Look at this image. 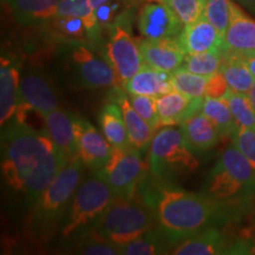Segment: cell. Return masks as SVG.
Wrapping results in <instances>:
<instances>
[{"instance_id":"obj_40","label":"cell","mask_w":255,"mask_h":255,"mask_svg":"<svg viewBox=\"0 0 255 255\" xmlns=\"http://www.w3.org/2000/svg\"><path fill=\"white\" fill-rule=\"evenodd\" d=\"M92 6H94L95 11L98 7H101L102 5L108 4V2H113V1H121V2H126V4H129V2L135 1V0H90Z\"/></svg>"},{"instance_id":"obj_22","label":"cell","mask_w":255,"mask_h":255,"mask_svg":"<svg viewBox=\"0 0 255 255\" xmlns=\"http://www.w3.org/2000/svg\"><path fill=\"white\" fill-rule=\"evenodd\" d=\"M129 95H145L158 97L174 90L171 73L145 65L129 81L121 85Z\"/></svg>"},{"instance_id":"obj_5","label":"cell","mask_w":255,"mask_h":255,"mask_svg":"<svg viewBox=\"0 0 255 255\" xmlns=\"http://www.w3.org/2000/svg\"><path fill=\"white\" fill-rule=\"evenodd\" d=\"M203 193L220 202L255 199V170L234 143L223 150L209 171Z\"/></svg>"},{"instance_id":"obj_16","label":"cell","mask_w":255,"mask_h":255,"mask_svg":"<svg viewBox=\"0 0 255 255\" xmlns=\"http://www.w3.org/2000/svg\"><path fill=\"white\" fill-rule=\"evenodd\" d=\"M46 126V132L55 142L57 148L68 161L79 158L77 132H76V116L57 109L41 116Z\"/></svg>"},{"instance_id":"obj_28","label":"cell","mask_w":255,"mask_h":255,"mask_svg":"<svg viewBox=\"0 0 255 255\" xmlns=\"http://www.w3.org/2000/svg\"><path fill=\"white\" fill-rule=\"evenodd\" d=\"M56 17L79 19L84 24L89 38H97L101 25L90 0H60Z\"/></svg>"},{"instance_id":"obj_32","label":"cell","mask_w":255,"mask_h":255,"mask_svg":"<svg viewBox=\"0 0 255 255\" xmlns=\"http://www.w3.org/2000/svg\"><path fill=\"white\" fill-rule=\"evenodd\" d=\"M72 253L85 255H121V247L96 235L90 229L78 235Z\"/></svg>"},{"instance_id":"obj_31","label":"cell","mask_w":255,"mask_h":255,"mask_svg":"<svg viewBox=\"0 0 255 255\" xmlns=\"http://www.w3.org/2000/svg\"><path fill=\"white\" fill-rule=\"evenodd\" d=\"M209 77L193 73L188 70L180 68L171 73V83L174 90L189 96L191 98H205L206 89Z\"/></svg>"},{"instance_id":"obj_34","label":"cell","mask_w":255,"mask_h":255,"mask_svg":"<svg viewBox=\"0 0 255 255\" xmlns=\"http://www.w3.org/2000/svg\"><path fill=\"white\" fill-rule=\"evenodd\" d=\"M233 6L234 2L232 0H207L206 2L203 17L214 25L222 36L231 24Z\"/></svg>"},{"instance_id":"obj_46","label":"cell","mask_w":255,"mask_h":255,"mask_svg":"<svg viewBox=\"0 0 255 255\" xmlns=\"http://www.w3.org/2000/svg\"><path fill=\"white\" fill-rule=\"evenodd\" d=\"M254 228H255V220H254Z\"/></svg>"},{"instance_id":"obj_12","label":"cell","mask_w":255,"mask_h":255,"mask_svg":"<svg viewBox=\"0 0 255 255\" xmlns=\"http://www.w3.org/2000/svg\"><path fill=\"white\" fill-rule=\"evenodd\" d=\"M20 95L23 107L17 116L21 114L23 108L34 110L40 116L59 109L55 89L45 73L38 69L30 68L20 71Z\"/></svg>"},{"instance_id":"obj_36","label":"cell","mask_w":255,"mask_h":255,"mask_svg":"<svg viewBox=\"0 0 255 255\" xmlns=\"http://www.w3.org/2000/svg\"><path fill=\"white\" fill-rule=\"evenodd\" d=\"M129 95V94H128ZM129 100L139 116L142 117L145 122L157 130L161 128L159 123L157 104H156V97L145 95H129Z\"/></svg>"},{"instance_id":"obj_30","label":"cell","mask_w":255,"mask_h":255,"mask_svg":"<svg viewBox=\"0 0 255 255\" xmlns=\"http://www.w3.org/2000/svg\"><path fill=\"white\" fill-rule=\"evenodd\" d=\"M223 60H225V57L221 51L193 53V55H186L181 68L196 75L210 77L221 71Z\"/></svg>"},{"instance_id":"obj_15","label":"cell","mask_w":255,"mask_h":255,"mask_svg":"<svg viewBox=\"0 0 255 255\" xmlns=\"http://www.w3.org/2000/svg\"><path fill=\"white\" fill-rule=\"evenodd\" d=\"M138 44L146 65L169 73H173L182 66L186 52L178 39L175 38L145 39L144 38Z\"/></svg>"},{"instance_id":"obj_7","label":"cell","mask_w":255,"mask_h":255,"mask_svg":"<svg viewBox=\"0 0 255 255\" xmlns=\"http://www.w3.org/2000/svg\"><path fill=\"white\" fill-rule=\"evenodd\" d=\"M148 169L162 181L194 173L199 161L190 150L180 126H165L156 130L148 148Z\"/></svg>"},{"instance_id":"obj_8","label":"cell","mask_w":255,"mask_h":255,"mask_svg":"<svg viewBox=\"0 0 255 255\" xmlns=\"http://www.w3.org/2000/svg\"><path fill=\"white\" fill-rule=\"evenodd\" d=\"M105 60L83 44L73 43L66 55V66L72 81L84 89L116 88L120 85L116 72Z\"/></svg>"},{"instance_id":"obj_43","label":"cell","mask_w":255,"mask_h":255,"mask_svg":"<svg viewBox=\"0 0 255 255\" xmlns=\"http://www.w3.org/2000/svg\"><path fill=\"white\" fill-rule=\"evenodd\" d=\"M248 97H250V101L252 105H253V108L255 109V82L253 84V87H252V89L250 90V92H248Z\"/></svg>"},{"instance_id":"obj_2","label":"cell","mask_w":255,"mask_h":255,"mask_svg":"<svg viewBox=\"0 0 255 255\" xmlns=\"http://www.w3.org/2000/svg\"><path fill=\"white\" fill-rule=\"evenodd\" d=\"M248 209L244 202H220L176 187L162 188L155 200L157 226L175 245L207 227L232 222Z\"/></svg>"},{"instance_id":"obj_18","label":"cell","mask_w":255,"mask_h":255,"mask_svg":"<svg viewBox=\"0 0 255 255\" xmlns=\"http://www.w3.org/2000/svg\"><path fill=\"white\" fill-rule=\"evenodd\" d=\"M205 98H191L177 90L156 97L161 127L180 126L194 115L201 113Z\"/></svg>"},{"instance_id":"obj_33","label":"cell","mask_w":255,"mask_h":255,"mask_svg":"<svg viewBox=\"0 0 255 255\" xmlns=\"http://www.w3.org/2000/svg\"><path fill=\"white\" fill-rule=\"evenodd\" d=\"M225 100L227 101L238 126L255 131V109L251 103L248 95L231 91L226 96Z\"/></svg>"},{"instance_id":"obj_17","label":"cell","mask_w":255,"mask_h":255,"mask_svg":"<svg viewBox=\"0 0 255 255\" xmlns=\"http://www.w3.org/2000/svg\"><path fill=\"white\" fill-rule=\"evenodd\" d=\"M20 71L14 62L1 57L0 63V123L1 127L21 110Z\"/></svg>"},{"instance_id":"obj_21","label":"cell","mask_w":255,"mask_h":255,"mask_svg":"<svg viewBox=\"0 0 255 255\" xmlns=\"http://www.w3.org/2000/svg\"><path fill=\"white\" fill-rule=\"evenodd\" d=\"M113 101L116 102L122 109L130 145L141 151L149 148L156 130L133 109L129 100V95L124 91L123 88L115 89Z\"/></svg>"},{"instance_id":"obj_27","label":"cell","mask_w":255,"mask_h":255,"mask_svg":"<svg viewBox=\"0 0 255 255\" xmlns=\"http://www.w3.org/2000/svg\"><path fill=\"white\" fill-rule=\"evenodd\" d=\"M201 113L212 121L222 138L225 137L233 138L239 126L235 122L231 108L225 98L205 97Z\"/></svg>"},{"instance_id":"obj_10","label":"cell","mask_w":255,"mask_h":255,"mask_svg":"<svg viewBox=\"0 0 255 255\" xmlns=\"http://www.w3.org/2000/svg\"><path fill=\"white\" fill-rule=\"evenodd\" d=\"M107 57L121 85L129 81L145 65L139 44L131 33L119 23H115L111 27Z\"/></svg>"},{"instance_id":"obj_3","label":"cell","mask_w":255,"mask_h":255,"mask_svg":"<svg viewBox=\"0 0 255 255\" xmlns=\"http://www.w3.org/2000/svg\"><path fill=\"white\" fill-rule=\"evenodd\" d=\"M84 169L81 158L68 162L33 203L31 225L40 240H50L62 227L73 195L84 177Z\"/></svg>"},{"instance_id":"obj_9","label":"cell","mask_w":255,"mask_h":255,"mask_svg":"<svg viewBox=\"0 0 255 255\" xmlns=\"http://www.w3.org/2000/svg\"><path fill=\"white\" fill-rule=\"evenodd\" d=\"M148 165L143 161L141 150L128 148H114L110 158L100 174L105 178L116 197L131 196L144 177Z\"/></svg>"},{"instance_id":"obj_42","label":"cell","mask_w":255,"mask_h":255,"mask_svg":"<svg viewBox=\"0 0 255 255\" xmlns=\"http://www.w3.org/2000/svg\"><path fill=\"white\" fill-rule=\"evenodd\" d=\"M246 64L248 66V69L251 70V72L253 73V76L255 77V56L251 57V58L246 59Z\"/></svg>"},{"instance_id":"obj_41","label":"cell","mask_w":255,"mask_h":255,"mask_svg":"<svg viewBox=\"0 0 255 255\" xmlns=\"http://www.w3.org/2000/svg\"><path fill=\"white\" fill-rule=\"evenodd\" d=\"M235 1H238L239 4L248 8L250 11L255 12V0H235Z\"/></svg>"},{"instance_id":"obj_45","label":"cell","mask_w":255,"mask_h":255,"mask_svg":"<svg viewBox=\"0 0 255 255\" xmlns=\"http://www.w3.org/2000/svg\"><path fill=\"white\" fill-rule=\"evenodd\" d=\"M138 1H165V0H138Z\"/></svg>"},{"instance_id":"obj_11","label":"cell","mask_w":255,"mask_h":255,"mask_svg":"<svg viewBox=\"0 0 255 255\" xmlns=\"http://www.w3.org/2000/svg\"><path fill=\"white\" fill-rule=\"evenodd\" d=\"M137 27L145 39L178 38L184 25L167 1H145L137 15Z\"/></svg>"},{"instance_id":"obj_26","label":"cell","mask_w":255,"mask_h":255,"mask_svg":"<svg viewBox=\"0 0 255 255\" xmlns=\"http://www.w3.org/2000/svg\"><path fill=\"white\" fill-rule=\"evenodd\" d=\"M175 244L158 226L121 247V255L170 254Z\"/></svg>"},{"instance_id":"obj_19","label":"cell","mask_w":255,"mask_h":255,"mask_svg":"<svg viewBox=\"0 0 255 255\" xmlns=\"http://www.w3.org/2000/svg\"><path fill=\"white\" fill-rule=\"evenodd\" d=\"M233 242L218 227H207L175 245L170 254L176 255H218L229 254Z\"/></svg>"},{"instance_id":"obj_25","label":"cell","mask_w":255,"mask_h":255,"mask_svg":"<svg viewBox=\"0 0 255 255\" xmlns=\"http://www.w3.org/2000/svg\"><path fill=\"white\" fill-rule=\"evenodd\" d=\"M98 121H100L102 132L114 148L131 146L128 137L122 109L116 102L111 101L102 108Z\"/></svg>"},{"instance_id":"obj_20","label":"cell","mask_w":255,"mask_h":255,"mask_svg":"<svg viewBox=\"0 0 255 255\" xmlns=\"http://www.w3.org/2000/svg\"><path fill=\"white\" fill-rule=\"evenodd\" d=\"M178 41L186 55L221 51L222 34L205 17H201L195 23L183 27Z\"/></svg>"},{"instance_id":"obj_14","label":"cell","mask_w":255,"mask_h":255,"mask_svg":"<svg viewBox=\"0 0 255 255\" xmlns=\"http://www.w3.org/2000/svg\"><path fill=\"white\" fill-rule=\"evenodd\" d=\"M79 158L87 168L100 170L113 154L114 146L105 138L103 132L98 131L87 120L76 117Z\"/></svg>"},{"instance_id":"obj_23","label":"cell","mask_w":255,"mask_h":255,"mask_svg":"<svg viewBox=\"0 0 255 255\" xmlns=\"http://www.w3.org/2000/svg\"><path fill=\"white\" fill-rule=\"evenodd\" d=\"M187 144L194 154H203L220 142V133L212 121L199 113L180 124Z\"/></svg>"},{"instance_id":"obj_38","label":"cell","mask_w":255,"mask_h":255,"mask_svg":"<svg viewBox=\"0 0 255 255\" xmlns=\"http://www.w3.org/2000/svg\"><path fill=\"white\" fill-rule=\"evenodd\" d=\"M56 19L57 30L62 33V36L68 37L69 39H79L84 36V33L88 34L84 24L79 19L70 17H56Z\"/></svg>"},{"instance_id":"obj_35","label":"cell","mask_w":255,"mask_h":255,"mask_svg":"<svg viewBox=\"0 0 255 255\" xmlns=\"http://www.w3.org/2000/svg\"><path fill=\"white\" fill-rule=\"evenodd\" d=\"M184 26L203 17L207 0H165Z\"/></svg>"},{"instance_id":"obj_24","label":"cell","mask_w":255,"mask_h":255,"mask_svg":"<svg viewBox=\"0 0 255 255\" xmlns=\"http://www.w3.org/2000/svg\"><path fill=\"white\" fill-rule=\"evenodd\" d=\"M60 0H11L9 8L15 20L31 25L55 19Z\"/></svg>"},{"instance_id":"obj_37","label":"cell","mask_w":255,"mask_h":255,"mask_svg":"<svg viewBox=\"0 0 255 255\" xmlns=\"http://www.w3.org/2000/svg\"><path fill=\"white\" fill-rule=\"evenodd\" d=\"M233 143L246 156L255 170V131L247 128L239 127L233 136Z\"/></svg>"},{"instance_id":"obj_1","label":"cell","mask_w":255,"mask_h":255,"mask_svg":"<svg viewBox=\"0 0 255 255\" xmlns=\"http://www.w3.org/2000/svg\"><path fill=\"white\" fill-rule=\"evenodd\" d=\"M68 162L47 132L17 119L1 127L2 176L30 202H36Z\"/></svg>"},{"instance_id":"obj_6","label":"cell","mask_w":255,"mask_h":255,"mask_svg":"<svg viewBox=\"0 0 255 255\" xmlns=\"http://www.w3.org/2000/svg\"><path fill=\"white\" fill-rule=\"evenodd\" d=\"M115 194L98 170H92L82 181L63 220L60 237L65 240L87 232L103 215L115 199Z\"/></svg>"},{"instance_id":"obj_13","label":"cell","mask_w":255,"mask_h":255,"mask_svg":"<svg viewBox=\"0 0 255 255\" xmlns=\"http://www.w3.org/2000/svg\"><path fill=\"white\" fill-rule=\"evenodd\" d=\"M223 57L246 60L255 56V20L241 11L234 2L229 26L222 36Z\"/></svg>"},{"instance_id":"obj_4","label":"cell","mask_w":255,"mask_h":255,"mask_svg":"<svg viewBox=\"0 0 255 255\" xmlns=\"http://www.w3.org/2000/svg\"><path fill=\"white\" fill-rule=\"evenodd\" d=\"M156 226L155 208L135 193L131 196L115 197L90 231L123 247Z\"/></svg>"},{"instance_id":"obj_29","label":"cell","mask_w":255,"mask_h":255,"mask_svg":"<svg viewBox=\"0 0 255 255\" xmlns=\"http://www.w3.org/2000/svg\"><path fill=\"white\" fill-rule=\"evenodd\" d=\"M220 72L225 77L229 89L237 94L248 95L255 82V77L248 69L246 60L241 58L225 57Z\"/></svg>"},{"instance_id":"obj_44","label":"cell","mask_w":255,"mask_h":255,"mask_svg":"<svg viewBox=\"0 0 255 255\" xmlns=\"http://www.w3.org/2000/svg\"><path fill=\"white\" fill-rule=\"evenodd\" d=\"M9 2H11V0H1V4L2 5H9Z\"/></svg>"},{"instance_id":"obj_39","label":"cell","mask_w":255,"mask_h":255,"mask_svg":"<svg viewBox=\"0 0 255 255\" xmlns=\"http://www.w3.org/2000/svg\"><path fill=\"white\" fill-rule=\"evenodd\" d=\"M232 90L229 89L227 82L221 72L210 76L206 89V97L225 98Z\"/></svg>"}]
</instances>
